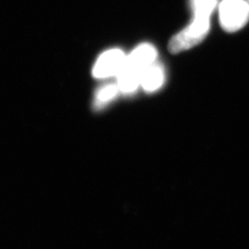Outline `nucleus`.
<instances>
[{
    "label": "nucleus",
    "mask_w": 249,
    "mask_h": 249,
    "mask_svg": "<svg viewBox=\"0 0 249 249\" xmlns=\"http://www.w3.org/2000/svg\"><path fill=\"white\" fill-rule=\"evenodd\" d=\"M210 27V18L194 16L193 20L187 28L171 39L168 45L170 52H184L198 45L208 35Z\"/></svg>",
    "instance_id": "1"
},
{
    "label": "nucleus",
    "mask_w": 249,
    "mask_h": 249,
    "mask_svg": "<svg viewBox=\"0 0 249 249\" xmlns=\"http://www.w3.org/2000/svg\"><path fill=\"white\" fill-rule=\"evenodd\" d=\"M220 21L228 33L241 30L249 20V2L248 0H223L219 7Z\"/></svg>",
    "instance_id": "2"
},
{
    "label": "nucleus",
    "mask_w": 249,
    "mask_h": 249,
    "mask_svg": "<svg viewBox=\"0 0 249 249\" xmlns=\"http://www.w3.org/2000/svg\"><path fill=\"white\" fill-rule=\"evenodd\" d=\"M126 55L120 49H111L102 53L95 63L92 74L96 79L117 76L122 71Z\"/></svg>",
    "instance_id": "3"
},
{
    "label": "nucleus",
    "mask_w": 249,
    "mask_h": 249,
    "mask_svg": "<svg viewBox=\"0 0 249 249\" xmlns=\"http://www.w3.org/2000/svg\"><path fill=\"white\" fill-rule=\"evenodd\" d=\"M156 56L157 52L152 45L143 44L138 46L129 55H126L124 64L143 72L148 67L155 63Z\"/></svg>",
    "instance_id": "4"
},
{
    "label": "nucleus",
    "mask_w": 249,
    "mask_h": 249,
    "mask_svg": "<svg viewBox=\"0 0 249 249\" xmlns=\"http://www.w3.org/2000/svg\"><path fill=\"white\" fill-rule=\"evenodd\" d=\"M142 73V71H140L124 64L122 71L117 75L118 88L124 93L133 92L139 86H141Z\"/></svg>",
    "instance_id": "5"
},
{
    "label": "nucleus",
    "mask_w": 249,
    "mask_h": 249,
    "mask_svg": "<svg viewBox=\"0 0 249 249\" xmlns=\"http://www.w3.org/2000/svg\"><path fill=\"white\" fill-rule=\"evenodd\" d=\"M164 82V71L159 64L153 63L142 73L141 86L146 91L152 92L160 89Z\"/></svg>",
    "instance_id": "6"
},
{
    "label": "nucleus",
    "mask_w": 249,
    "mask_h": 249,
    "mask_svg": "<svg viewBox=\"0 0 249 249\" xmlns=\"http://www.w3.org/2000/svg\"><path fill=\"white\" fill-rule=\"evenodd\" d=\"M119 90L120 89L116 84H109L102 87L96 93L94 107L101 109L102 107L107 106L109 102L116 98Z\"/></svg>",
    "instance_id": "7"
},
{
    "label": "nucleus",
    "mask_w": 249,
    "mask_h": 249,
    "mask_svg": "<svg viewBox=\"0 0 249 249\" xmlns=\"http://www.w3.org/2000/svg\"><path fill=\"white\" fill-rule=\"evenodd\" d=\"M191 6L194 16L210 18L217 6V0H192Z\"/></svg>",
    "instance_id": "8"
},
{
    "label": "nucleus",
    "mask_w": 249,
    "mask_h": 249,
    "mask_svg": "<svg viewBox=\"0 0 249 249\" xmlns=\"http://www.w3.org/2000/svg\"><path fill=\"white\" fill-rule=\"evenodd\" d=\"M248 1H249V0H248Z\"/></svg>",
    "instance_id": "9"
}]
</instances>
